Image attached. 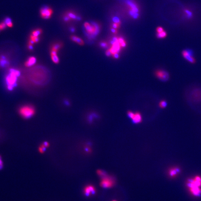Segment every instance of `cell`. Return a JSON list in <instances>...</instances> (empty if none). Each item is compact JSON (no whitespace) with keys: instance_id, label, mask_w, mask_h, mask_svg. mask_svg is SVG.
<instances>
[{"instance_id":"obj_1","label":"cell","mask_w":201,"mask_h":201,"mask_svg":"<svg viewBox=\"0 0 201 201\" xmlns=\"http://www.w3.org/2000/svg\"><path fill=\"white\" fill-rule=\"evenodd\" d=\"M61 19L65 24H69L81 21L82 20V17L73 10L68 9L62 13Z\"/></svg>"},{"instance_id":"obj_2","label":"cell","mask_w":201,"mask_h":201,"mask_svg":"<svg viewBox=\"0 0 201 201\" xmlns=\"http://www.w3.org/2000/svg\"><path fill=\"white\" fill-rule=\"evenodd\" d=\"M84 27L86 34L90 37L96 36L100 31L99 26L95 23L85 22L84 24Z\"/></svg>"},{"instance_id":"obj_3","label":"cell","mask_w":201,"mask_h":201,"mask_svg":"<svg viewBox=\"0 0 201 201\" xmlns=\"http://www.w3.org/2000/svg\"><path fill=\"white\" fill-rule=\"evenodd\" d=\"M10 74L6 78L7 86H10L14 87L17 85V77L20 74V72L18 70L11 69L10 70Z\"/></svg>"},{"instance_id":"obj_4","label":"cell","mask_w":201,"mask_h":201,"mask_svg":"<svg viewBox=\"0 0 201 201\" xmlns=\"http://www.w3.org/2000/svg\"><path fill=\"white\" fill-rule=\"evenodd\" d=\"M19 114L22 117L28 119L31 118L35 114L34 107L30 105H25L20 108L19 110Z\"/></svg>"},{"instance_id":"obj_5","label":"cell","mask_w":201,"mask_h":201,"mask_svg":"<svg viewBox=\"0 0 201 201\" xmlns=\"http://www.w3.org/2000/svg\"><path fill=\"white\" fill-rule=\"evenodd\" d=\"M53 13L52 8L49 6H45L41 7L39 10L40 17L44 19H48L52 17Z\"/></svg>"},{"instance_id":"obj_6","label":"cell","mask_w":201,"mask_h":201,"mask_svg":"<svg viewBox=\"0 0 201 201\" xmlns=\"http://www.w3.org/2000/svg\"><path fill=\"white\" fill-rule=\"evenodd\" d=\"M115 184V180L111 176L107 175L102 178L100 185L104 188H110L113 187Z\"/></svg>"},{"instance_id":"obj_7","label":"cell","mask_w":201,"mask_h":201,"mask_svg":"<svg viewBox=\"0 0 201 201\" xmlns=\"http://www.w3.org/2000/svg\"><path fill=\"white\" fill-rule=\"evenodd\" d=\"M155 74L157 78L163 81H166L169 79L168 73L163 70H158L156 71Z\"/></svg>"},{"instance_id":"obj_8","label":"cell","mask_w":201,"mask_h":201,"mask_svg":"<svg viewBox=\"0 0 201 201\" xmlns=\"http://www.w3.org/2000/svg\"><path fill=\"white\" fill-rule=\"evenodd\" d=\"M182 54L185 59L191 63H194L195 59L192 56V52L190 50H185L182 52Z\"/></svg>"},{"instance_id":"obj_9","label":"cell","mask_w":201,"mask_h":201,"mask_svg":"<svg viewBox=\"0 0 201 201\" xmlns=\"http://www.w3.org/2000/svg\"><path fill=\"white\" fill-rule=\"evenodd\" d=\"M127 4L130 6V9H131V11L130 12V15L135 18H136L138 16L137 12L139 10H138V8L135 4H133L130 1L127 2Z\"/></svg>"},{"instance_id":"obj_10","label":"cell","mask_w":201,"mask_h":201,"mask_svg":"<svg viewBox=\"0 0 201 201\" xmlns=\"http://www.w3.org/2000/svg\"><path fill=\"white\" fill-rule=\"evenodd\" d=\"M95 191L94 187L93 185H87L84 188L83 192L85 195L89 196L92 194H94Z\"/></svg>"},{"instance_id":"obj_11","label":"cell","mask_w":201,"mask_h":201,"mask_svg":"<svg viewBox=\"0 0 201 201\" xmlns=\"http://www.w3.org/2000/svg\"><path fill=\"white\" fill-rule=\"evenodd\" d=\"M70 39L72 41L75 42L77 44L80 45L82 46L84 44V41L83 40L79 37H78L75 35H72L70 36Z\"/></svg>"},{"instance_id":"obj_12","label":"cell","mask_w":201,"mask_h":201,"mask_svg":"<svg viewBox=\"0 0 201 201\" xmlns=\"http://www.w3.org/2000/svg\"><path fill=\"white\" fill-rule=\"evenodd\" d=\"M63 44L61 42H56L53 44L51 47V51L57 53L59 50L62 47Z\"/></svg>"},{"instance_id":"obj_13","label":"cell","mask_w":201,"mask_h":201,"mask_svg":"<svg viewBox=\"0 0 201 201\" xmlns=\"http://www.w3.org/2000/svg\"><path fill=\"white\" fill-rule=\"evenodd\" d=\"M132 120L135 123H139L142 122V116L140 113L137 112L135 113V115Z\"/></svg>"},{"instance_id":"obj_14","label":"cell","mask_w":201,"mask_h":201,"mask_svg":"<svg viewBox=\"0 0 201 201\" xmlns=\"http://www.w3.org/2000/svg\"><path fill=\"white\" fill-rule=\"evenodd\" d=\"M36 61V59L35 57H30L25 63V66L26 67L31 66L33 65L35 63Z\"/></svg>"},{"instance_id":"obj_15","label":"cell","mask_w":201,"mask_h":201,"mask_svg":"<svg viewBox=\"0 0 201 201\" xmlns=\"http://www.w3.org/2000/svg\"><path fill=\"white\" fill-rule=\"evenodd\" d=\"M190 190L192 194L195 196H198L201 193V189L196 186L190 188Z\"/></svg>"},{"instance_id":"obj_16","label":"cell","mask_w":201,"mask_h":201,"mask_svg":"<svg viewBox=\"0 0 201 201\" xmlns=\"http://www.w3.org/2000/svg\"><path fill=\"white\" fill-rule=\"evenodd\" d=\"M57 52H50V56H51V59L52 61L55 63H59V57L57 54Z\"/></svg>"},{"instance_id":"obj_17","label":"cell","mask_w":201,"mask_h":201,"mask_svg":"<svg viewBox=\"0 0 201 201\" xmlns=\"http://www.w3.org/2000/svg\"><path fill=\"white\" fill-rule=\"evenodd\" d=\"M43 33V30L40 28H37L35 29L32 31L31 35L34 36L39 37Z\"/></svg>"},{"instance_id":"obj_18","label":"cell","mask_w":201,"mask_h":201,"mask_svg":"<svg viewBox=\"0 0 201 201\" xmlns=\"http://www.w3.org/2000/svg\"><path fill=\"white\" fill-rule=\"evenodd\" d=\"M8 60L6 59L4 56H2L0 58V66L2 67H4L8 65Z\"/></svg>"},{"instance_id":"obj_19","label":"cell","mask_w":201,"mask_h":201,"mask_svg":"<svg viewBox=\"0 0 201 201\" xmlns=\"http://www.w3.org/2000/svg\"><path fill=\"white\" fill-rule=\"evenodd\" d=\"M180 172V170L177 168L175 169H172L169 171V175L171 177H174L177 173H179Z\"/></svg>"},{"instance_id":"obj_20","label":"cell","mask_w":201,"mask_h":201,"mask_svg":"<svg viewBox=\"0 0 201 201\" xmlns=\"http://www.w3.org/2000/svg\"><path fill=\"white\" fill-rule=\"evenodd\" d=\"M4 22L5 23L6 26L8 27H11L13 26V23L12 22L11 20L9 17H7L5 19Z\"/></svg>"},{"instance_id":"obj_21","label":"cell","mask_w":201,"mask_h":201,"mask_svg":"<svg viewBox=\"0 0 201 201\" xmlns=\"http://www.w3.org/2000/svg\"><path fill=\"white\" fill-rule=\"evenodd\" d=\"M157 37L159 39H162V38H165L167 35L166 32L165 31H163L162 32L160 33H157Z\"/></svg>"},{"instance_id":"obj_22","label":"cell","mask_w":201,"mask_h":201,"mask_svg":"<svg viewBox=\"0 0 201 201\" xmlns=\"http://www.w3.org/2000/svg\"><path fill=\"white\" fill-rule=\"evenodd\" d=\"M97 174L101 178L104 177L107 175L106 172L104 171V170H97Z\"/></svg>"},{"instance_id":"obj_23","label":"cell","mask_w":201,"mask_h":201,"mask_svg":"<svg viewBox=\"0 0 201 201\" xmlns=\"http://www.w3.org/2000/svg\"><path fill=\"white\" fill-rule=\"evenodd\" d=\"M167 103L165 100H162L160 102L159 104V107L161 108H164L166 107Z\"/></svg>"},{"instance_id":"obj_24","label":"cell","mask_w":201,"mask_h":201,"mask_svg":"<svg viewBox=\"0 0 201 201\" xmlns=\"http://www.w3.org/2000/svg\"><path fill=\"white\" fill-rule=\"evenodd\" d=\"M108 43L105 41H102L100 43V46L103 48H106L107 47Z\"/></svg>"},{"instance_id":"obj_25","label":"cell","mask_w":201,"mask_h":201,"mask_svg":"<svg viewBox=\"0 0 201 201\" xmlns=\"http://www.w3.org/2000/svg\"><path fill=\"white\" fill-rule=\"evenodd\" d=\"M6 25L4 22H2L0 23V31L4 30L6 28Z\"/></svg>"},{"instance_id":"obj_26","label":"cell","mask_w":201,"mask_h":201,"mask_svg":"<svg viewBox=\"0 0 201 201\" xmlns=\"http://www.w3.org/2000/svg\"><path fill=\"white\" fill-rule=\"evenodd\" d=\"M127 114L129 116V117L131 118V119H132L133 118V117H134V115H135V113L130 111H128Z\"/></svg>"},{"instance_id":"obj_27","label":"cell","mask_w":201,"mask_h":201,"mask_svg":"<svg viewBox=\"0 0 201 201\" xmlns=\"http://www.w3.org/2000/svg\"><path fill=\"white\" fill-rule=\"evenodd\" d=\"M46 147H44L43 145L41 144V146H40L39 148V151L41 153H43L44 151L46 149Z\"/></svg>"},{"instance_id":"obj_28","label":"cell","mask_w":201,"mask_h":201,"mask_svg":"<svg viewBox=\"0 0 201 201\" xmlns=\"http://www.w3.org/2000/svg\"><path fill=\"white\" fill-rule=\"evenodd\" d=\"M120 23H115V22H114V24H113V25H112V27L113 28L117 29V28H119L120 26Z\"/></svg>"},{"instance_id":"obj_29","label":"cell","mask_w":201,"mask_h":201,"mask_svg":"<svg viewBox=\"0 0 201 201\" xmlns=\"http://www.w3.org/2000/svg\"><path fill=\"white\" fill-rule=\"evenodd\" d=\"M113 57L115 59H117L119 57V55L118 53V52H115L114 53L112 54V55Z\"/></svg>"},{"instance_id":"obj_30","label":"cell","mask_w":201,"mask_h":201,"mask_svg":"<svg viewBox=\"0 0 201 201\" xmlns=\"http://www.w3.org/2000/svg\"><path fill=\"white\" fill-rule=\"evenodd\" d=\"M164 31V29L162 27H158L157 28V33H160Z\"/></svg>"},{"instance_id":"obj_31","label":"cell","mask_w":201,"mask_h":201,"mask_svg":"<svg viewBox=\"0 0 201 201\" xmlns=\"http://www.w3.org/2000/svg\"><path fill=\"white\" fill-rule=\"evenodd\" d=\"M105 54H106V56H110L112 55V54H111V52H110L109 49L107 50V51H106Z\"/></svg>"},{"instance_id":"obj_32","label":"cell","mask_w":201,"mask_h":201,"mask_svg":"<svg viewBox=\"0 0 201 201\" xmlns=\"http://www.w3.org/2000/svg\"><path fill=\"white\" fill-rule=\"evenodd\" d=\"M70 31L72 32H74L76 31V28L74 26H71L69 29Z\"/></svg>"},{"instance_id":"obj_33","label":"cell","mask_w":201,"mask_h":201,"mask_svg":"<svg viewBox=\"0 0 201 201\" xmlns=\"http://www.w3.org/2000/svg\"><path fill=\"white\" fill-rule=\"evenodd\" d=\"M113 21H114L115 23H120V20H119L118 18L116 17H114L113 18Z\"/></svg>"},{"instance_id":"obj_34","label":"cell","mask_w":201,"mask_h":201,"mask_svg":"<svg viewBox=\"0 0 201 201\" xmlns=\"http://www.w3.org/2000/svg\"><path fill=\"white\" fill-rule=\"evenodd\" d=\"M3 162L2 161L1 157L0 156V170H2L3 167Z\"/></svg>"},{"instance_id":"obj_35","label":"cell","mask_w":201,"mask_h":201,"mask_svg":"<svg viewBox=\"0 0 201 201\" xmlns=\"http://www.w3.org/2000/svg\"><path fill=\"white\" fill-rule=\"evenodd\" d=\"M111 32L113 33L114 34H116L117 33V31L116 29L113 28H112L111 29Z\"/></svg>"},{"instance_id":"obj_36","label":"cell","mask_w":201,"mask_h":201,"mask_svg":"<svg viewBox=\"0 0 201 201\" xmlns=\"http://www.w3.org/2000/svg\"><path fill=\"white\" fill-rule=\"evenodd\" d=\"M42 145H43L44 147H48L49 146V144H48V143L47 142H44L43 143V144H42Z\"/></svg>"},{"instance_id":"obj_37","label":"cell","mask_w":201,"mask_h":201,"mask_svg":"<svg viewBox=\"0 0 201 201\" xmlns=\"http://www.w3.org/2000/svg\"><path fill=\"white\" fill-rule=\"evenodd\" d=\"M201 179V178H200V177H198V176H197V177H195V180H196V181H200Z\"/></svg>"},{"instance_id":"obj_38","label":"cell","mask_w":201,"mask_h":201,"mask_svg":"<svg viewBox=\"0 0 201 201\" xmlns=\"http://www.w3.org/2000/svg\"><path fill=\"white\" fill-rule=\"evenodd\" d=\"M200 182H201V179H200Z\"/></svg>"},{"instance_id":"obj_39","label":"cell","mask_w":201,"mask_h":201,"mask_svg":"<svg viewBox=\"0 0 201 201\" xmlns=\"http://www.w3.org/2000/svg\"><path fill=\"white\" fill-rule=\"evenodd\" d=\"M113 201H115V200H113Z\"/></svg>"}]
</instances>
